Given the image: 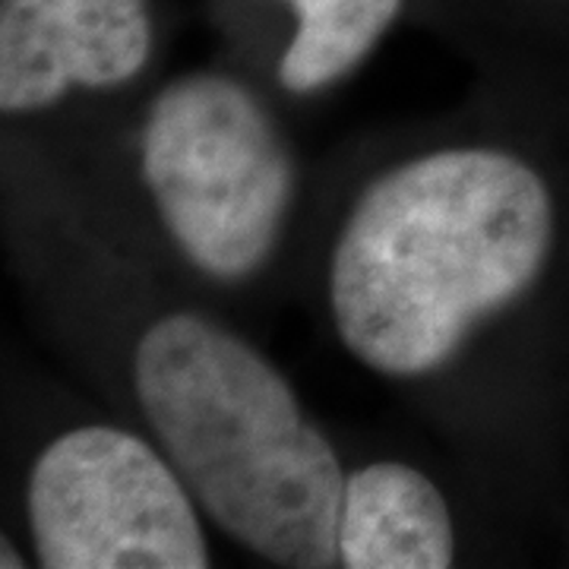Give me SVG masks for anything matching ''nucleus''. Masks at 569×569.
<instances>
[{"label": "nucleus", "mask_w": 569, "mask_h": 569, "mask_svg": "<svg viewBox=\"0 0 569 569\" xmlns=\"http://www.w3.org/2000/svg\"><path fill=\"white\" fill-rule=\"evenodd\" d=\"M0 567L3 569H22L26 560L20 557V550L10 548V538H3V557H0Z\"/></svg>", "instance_id": "nucleus-8"}, {"label": "nucleus", "mask_w": 569, "mask_h": 569, "mask_svg": "<svg viewBox=\"0 0 569 569\" xmlns=\"http://www.w3.org/2000/svg\"><path fill=\"white\" fill-rule=\"evenodd\" d=\"M32 548L48 569H206L197 500L137 433L89 425L41 449L26 490Z\"/></svg>", "instance_id": "nucleus-4"}, {"label": "nucleus", "mask_w": 569, "mask_h": 569, "mask_svg": "<svg viewBox=\"0 0 569 569\" xmlns=\"http://www.w3.org/2000/svg\"><path fill=\"white\" fill-rule=\"evenodd\" d=\"M550 244L548 183L519 156L456 146L408 159L367 187L336 241V332L370 370L425 377L529 291Z\"/></svg>", "instance_id": "nucleus-1"}, {"label": "nucleus", "mask_w": 569, "mask_h": 569, "mask_svg": "<svg viewBox=\"0 0 569 569\" xmlns=\"http://www.w3.org/2000/svg\"><path fill=\"white\" fill-rule=\"evenodd\" d=\"M152 41L149 0H0V108L32 114L80 86H123Z\"/></svg>", "instance_id": "nucleus-5"}, {"label": "nucleus", "mask_w": 569, "mask_h": 569, "mask_svg": "<svg viewBox=\"0 0 569 569\" xmlns=\"http://www.w3.org/2000/svg\"><path fill=\"white\" fill-rule=\"evenodd\" d=\"M142 181L183 257L219 282L253 276L279 241L295 164L244 82H171L142 127Z\"/></svg>", "instance_id": "nucleus-3"}, {"label": "nucleus", "mask_w": 569, "mask_h": 569, "mask_svg": "<svg viewBox=\"0 0 569 569\" xmlns=\"http://www.w3.org/2000/svg\"><path fill=\"white\" fill-rule=\"evenodd\" d=\"M295 36L279 61V80L295 96H310L342 80L399 20L406 0H284Z\"/></svg>", "instance_id": "nucleus-7"}, {"label": "nucleus", "mask_w": 569, "mask_h": 569, "mask_svg": "<svg viewBox=\"0 0 569 569\" xmlns=\"http://www.w3.org/2000/svg\"><path fill=\"white\" fill-rule=\"evenodd\" d=\"M452 560V516L425 471L406 462H370L348 471L339 512V567L447 569Z\"/></svg>", "instance_id": "nucleus-6"}, {"label": "nucleus", "mask_w": 569, "mask_h": 569, "mask_svg": "<svg viewBox=\"0 0 569 569\" xmlns=\"http://www.w3.org/2000/svg\"><path fill=\"white\" fill-rule=\"evenodd\" d=\"M133 392L168 462L228 538L276 567H339L346 475L266 355L178 310L142 332Z\"/></svg>", "instance_id": "nucleus-2"}]
</instances>
